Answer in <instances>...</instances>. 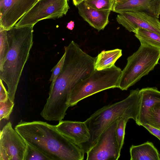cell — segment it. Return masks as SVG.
<instances>
[{
  "mask_svg": "<svg viewBox=\"0 0 160 160\" xmlns=\"http://www.w3.org/2000/svg\"><path fill=\"white\" fill-rule=\"evenodd\" d=\"M64 49L66 55L63 66L54 85L50 88L49 97L40 113L41 116L48 121H62L70 107L71 90L95 70L96 57L88 54L74 41L65 47Z\"/></svg>",
  "mask_w": 160,
  "mask_h": 160,
  "instance_id": "obj_1",
  "label": "cell"
},
{
  "mask_svg": "<svg viewBox=\"0 0 160 160\" xmlns=\"http://www.w3.org/2000/svg\"><path fill=\"white\" fill-rule=\"evenodd\" d=\"M14 129L27 143L49 160H82L85 153L57 129L56 125L40 121L21 120Z\"/></svg>",
  "mask_w": 160,
  "mask_h": 160,
  "instance_id": "obj_2",
  "label": "cell"
},
{
  "mask_svg": "<svg viewBox=\"0 0 160 160\" xmlns=\"http://www.w3.org/2000/svg\"><path fill=\"white\" fill-rule=\"evenodd\" d=\"M33 27L14 26L6 30L8 50L0 66V78L6 83L9 98L13 102L23 68L33 45Z\"/></svg>",
  "mask_w": 160,
  "mask_h": 160,
  "instance_id": "obj_3",
  "label": "cell"
},
{
  "mask_svg": "<svg viewBox=\"0 0 160 160\" xmlns=\"http://www.w3.org/2000/svg\"><path fill=\"white\" fill-rule=\"evenodd\" d=\"M140 90H131L125 98L100 108L84 121L91 136L88 142L81 147L85 153L95 144L103 131L118 118L132 119L137 121L141 98Z\"/></svg>",
  "mask_w": 160,
  "mask_h": 160,
  "instance_id": "obj_4",
  "label": "cell"
},
{
  "mask_svg": "<svg viewBox=\"0 0 160 160\" xmlns=\"http://www.w3.org/2000/svg\"><path fill=\"white\" fill-rule=\"evenodd\" d=\"M160 49L146 45H141L138 50L128 57L122 70L119 88L126 90L148 75L158 64Z\"/></svg>",
  "mask_w": 160,
  "mask_h": 160,
  "instance_id": "obj_5",
  "label": "cell"
},
{
  "mask_svg": "<svg viewBox=\"0 0 160 160\" xmlns=\"http://www.w3.org/2000/svg\"><path fill=\"white\" fill-rule=\"evenodd\" d=\"M122 70L115 65L110 68L95 70L80 81L71 90L69 104L74 106L82 99L102 91L118 88Z\"/></svg>",
  "mask_w": 160,
  "mask_h": 160,
  "instance_id": "obj_6",
  "label": "cell"
},
{
  "mask_svg": "<svg viewBox=\"0 0 160 160\" xmlns=\"http://www.w3.org/2000/svg\"><path fill=\"white\" fill-rule=\"evenodd\" d=\"M68 0H38L14 26H34L38 21L65 15L69 8Z\"/></svg>",
  "mask_w": 160,
  "mask_h": 160,
  "instance_id": "obj_7",
  "label": "cell"
},
{
  "mask_svg": "<svg viewBox=\"0 0 160 160\" xmlns=\"http://www.w3.org/2000/svg\"><path fill=\"white\" fill-rule=\"evenodd\" d=\"M117 120L107 127L87 152V160H117L121 150L116 135Z\"/></svg>",
  "mask_w": 160,
  "mask_h": 160,
  "instance_id": "obj_8",
  "label": "cell"
},
{
  "mask_svg": "<svg viewBox=\"0 0 160 160\" xmlns=\"http://www.w3.org/2000/svg\"><path fill=\"white\" fill-rule=\"evenodd\" d=\"M28 143L8 122L0 132V160H24Z\"/></svg>",
  "mask_w": 160,
  "mask_h": 160,
  "instance_id": "obj_9",
  "label": "cell"
},
{
  "mask_svg": "<svg viewBox=\"0 0 160 160\" xmlns=\"http://www.w3.org/2000/svg\"><path fill=\"white\" fill-rule=\"evenodd\" d=\"M38 0H0V27L8 30L32 8Z\"/></svg>",
  "mask_w": 160,
  "mask_h": 160,
  "instance_id": "obj_10",
  "label": "cell"
},
{
  "mask_svg": "<svg viewBox=\"0 0 160 160\" xmlns=\"http://www.w3.org/2000/svg\"><path fill=\"white\" fill-rule=\"evenodd\" d=\"M116 20L129 32H134L138 28L148 30L160 35L158 18L143 12L128 11L118 13Z\"/></svg>",
  "mask_w": 160,
  "mask_h": 160,
  "instance_id": "obj_11",
  "label": "cell"
},
{
  "mask_svg": "<svg viewBox=\"0 0 160 160\" xmlns=\"http://www.w3.org/2000/svg\"><path fill=\"white\" fill-rule=\"evenodd\" d=\"M128 11L142 12L158 18L160 0H119L115 2L112 11L119 13Z\"/></svg>",
  "mask_w": 160,
  "mask_h": 160,
  "instance_id": "obj_12",
  "label": "cell"
},
{
  "mask_svg": "<svg viewBox=\"0 0 160 160\" xmlns=\"http://www.w3.org/2000/svg\"><path fill=\"white\" fill-rule=\"evenodd\" d=\"M56 126L60 132L80 148L90 138L89 131L84 122L62 121Z\"/></svg>",
  "mask_w": 160,
  "mask_h": 160,
  "instance_id": "obj_13",
  "label": "cell"
},
{
  "mask_svg": "<svg viewBox=\"0 0 160 160\" xmlns=\"http://www.w3.org/2000/svg\"><path fill=\"white\" fill-rule=\"evenodd\" d=\"M79 15L91 26L98 31L103 30L109 23L111 11H101L87 6L84 1L78 6Z\"/></svg>",
  "mask_w": 160,
  "mask_h": 160,
  "instance_id": "obj_14",
  "label": "cell"
},
{
  "mask_svg": "<svg viewBox=\"0 0 160 160\" xmlns=\"http://www.w3.org/2000/svg\"><path fill=\"white\" fill-rule=\"evenodd\" d=\"M130 160H160V154L153 144L147 142L130 148Z\"/></svg>",
  "mask_w": 160,
  "mask_h": 160,
  "instance_id": "obj_15",
  "label": "cell"
},
{
  "mask_svg": "<svg viewBox=\"0 0 160 160\" xmlns=\"http://www.w3.org/2000/svg\"><path fill=\"white\" fill-rule=\"evenodd\" d=\"M141 96L137 121L152 106L160 102V91L155 87H147L140 90Z\"/></svg>",
  "mask_w": 160,
  "mask_h": 160,
  "instance_id": "obj_16",
  "label": "cell"
},
{
  "mask_svg": "<svg viewBox=\"0 0 160 160\" xmlns=\"http://www.w3.org/2000/svg\"><path fill=\"white\" fill-rule=\"evenodd\" d=\"M122 55V50L119 49L102 51L96 57L95 70H100L111 68Z\"/></svg>",
  "mask_w": 160,
  "mask_h": 160,
  "instance_id": "obj_17",
  "label": "cell"
},
{
  "mask_svg": "<svg viewBox=\"0 0 160 160\" xmlns=\"http://www.w3.org/2000/svg\"><path fill=\"white\" fill-rule=\"evenodd\" d=\"M136 123L139 126L148 124L160 130V102L149 108Z\"/></svg>",
  "mask_w": 160,
  "mask_h": 160,
  "instance_id": "obj_18",
  "label": "cell"
},
{
  "mask_svg": "<svg viewBox=\"0 0 160 160\" xmlns=\"http://www.w3.org/2000/svg\"><path fill=\"white\" fill-rule=\"evenodd\" d=\"M134 33L141 45H146L160 49V35L140 28L137 29Z\"/></svg>",
  "mask_w": 160,
  "mask_h": 160,
  "instance_id": "obj_19",
  "label": "cell"
},
{
  "mask_svg": "<svg viewBox=\"0 0 160 160\" xmlns=\"http://www.w3.org/2000/svg\"><path fill=\"white\" fill-rule=\"evenodd\" d=\"M88 7L99 10L112 11L114 0H84Z\"/></svg>",
  "mask_w": 160,
  "mask_h": 160,
  "instance_id": "obj_20",
  "label": "cell"
},
{
  "mask_svg": "<svg viewBox=\"0 0 160 160\" xmlns=\"http://www.w3.org/2000/svg\"><path fill=\"white\" fill-rule=\"evenodd\" d=\"M128 120L124 118H120L117 120L116 129V135L118 147L120 150L124 143L125 129Z\"/></svg>",
  "mask_w": 160,
  "mask_h": 160,
  "instance_id": "obj_21",
  "label": "cell"
},
{
  "mask_svg": "<svg viewBox=\"0 0 160 160\" xmlns=\"http://www.w3.org/2000/svg\"><path fill=\"white\" fill-rule=\"evenodd\" d=\"M8 50L6 30L0 27V66L4 62Z\"/></svg>",
  "mask_w": 160,
  "mask_h": 160,
  "instance_id": "obj_22",
  "label": "cell"
},
{
  "mask_svg": "<svg viewBox=\"0 0 160 160\" xmlns=\"http://www.w3.org/2000/svg\"><path fill=\"white\" fill-rule=\"evenodd\" d=\"M14 106V102L9 98L6 101L0 102V120H8Z\"/></svg>",
  "mask_w": 160,
  "mask_h": 160,
  "instance_id": "obj_23",
  "label": "cell"
},
{
  "mask_svg": "<svg viewBox=\"0 0 160 160\" xmlns=\"http://www.w3.org/2000/svg\"><path fill=\"white\" fill-rule=\"evenodd\" d=\"M24 160H49L41 152L28 144V148Z\"/></svg>",
  "mask_w": 160,
  "mask_h": 160,
  "instance_id": "obj_24",
  "label": "cell"
},
{
  "mask_svg": "<svg viewBox=\"0 0 160 160\" xmlns=\"http://www.w3.org/2000/svg\"><path fill=\"white\" fill-rule=\"evenodd\" d=\"M66 55L64 52V54L57 64L52 69L51 71L52 72L49 81L51 82L50 88L53 87L56 80L63 66Z\"/></svg>",
  "mask_w": 160,
  "mask_h": 160,
  "instance_id": "obj_25",
  "label": "cell"
},
{
  "mask_svg": "<svg viewBox=\"0 0 160 160\" xmlns=\"http://www.w3.org/2000/svg\"><path fill=\"white\" fill-rule=\"evenodd\" d=\"M0 102H3L9 98L8 93L4 86L2 80L0 78Z\"/></svg>",
  "mask_w": 160,
  "mask_h": 160,
  "instance_id": "obj_26",
  "label": "cell"
},
{
  "mask_svg": "<svg viewBox=\"0 0 160 160\" xmlns=\"http://www.w3.org/2000/svg\"><path fill=\"white\" fill-rule=\"evenodd\" d=\"M142 126L146 128L149 132L156 136L160 140V130L148 124H143Z\"/></svg>",
  "mask_w": 160,
  "mask_h": 160,
  "instance_id": "obj_27",
  "label": "cell"
},
{
  "mask_svg": "<svg viewBox=\"0 0 160 160\" xmlns=\"http://www.w3.org/2000/svg\"><path fill=\"white\" fill-rule=\"evenodd\" d=\"M74 26V22L73 21H71L68 23L66 28L70 30H72L73 29Z\"/></svg>",
  "mask_w": 160,
  "mask_h": 160,
  "instance_id": "obj_28",
  "label": "cell"
},
{
  "mask_svg": "<svg viewBox=\"0 0 160 160\" xmlns=\"http://www.w3.org/2000/svg\"><path fill=\"white\" fill-rule=\"evenodd\" d=\"M84 0H72L73 4L76 6H77Z\"/></svg>",
  "mask_w": 160,
  "mask_h": 160,
  "instance_id": "obj_29",
  "label": "cell"
},
{
  "mask_svg": "<svg viewBox=\"0 0 160 160\" xmlns=\"http://www.w3.org/2000/svg\"><path fill=\"white\" fill-rule=\"evenodd\" d=\"M115 1H117L119 0H114Z\"/></svg>",
  "mask_w": 160,
  "mask_h": 160,
  "instance_id": "obj_30",
  "label": "cell"
}]
</instances>
